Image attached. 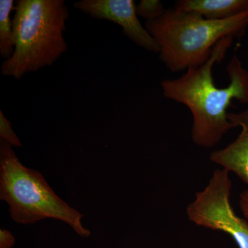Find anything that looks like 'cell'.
I'll use <instances>...</instances> for the list:
<instances>
[{
    "label": "cell",
    "mask_w": 248,
    "mask_h": 248,
    "mask_svg": "<svg viewBox=\"0 0 248 248\" xmlns=\"http://www.w3.org/2000/svg\"><path fill=\"white\" fill-rule=\"evenodd\" d=\"M234 38L226 37L218 42L208 61L187 70L176 79L161 81L166 99L186 106L192 116L191 138L198 146L210 148L234 128L228 119V108L234 99L248 104V71L236 55L227 66L230 83L218 88L213 78V68L219 63L231 48Z\"/></svg>",
    "instance_id": "cell-1"
},
{
    "label": "cell",
    "mask_w": 248,
    "mask_h": 248,
    "mask_svg": "<svg viewBox=\"0 0 248 248\" xmlns=\"http://www.w3.org/2000/svg\"><path fill=\"white\" fill-rule=\"evenodd\" d=\"M145 27L159 45L160 60L170 71L178 73L205 63L223 39L244 35L248 27V11L224 20H209L174 8L146 21Z\"/></svg>",
    "instance_id": "cell-2"
},
{
    "label": "cell",
    "mask_w": 248,
    "mask_h": 248,
    "mask_svg": "<svg viewBox=\"0 0 248 248\" xmlns=\"http://www.w3.org/2000/svg\"><path fill=\"white\" fill-rule=\"evenodd\" d=\"M14 11V52L3 62L1 73L20 79L52 66L66 53L69 11L64 0H18Z\"/></svg>",
    "instance_id": "cell-3"
},
{
    "label": "cell",
    "mask_w": 248,
    "mask_h": 248,
    "mask_svg": "<svg viewBox=\"0 0 248 248\" xmlns=\"http://www.w3.org/2000/svg\"><path fill=\"white\" fill-rule=\"evenodd\" d=\"M12 148L0 140V200L9 205L11 218L24 225L59 220L89 237L91 232L81 221L84 215L57 195L40 172L24 166Z\"/></svg>",
    "instance_id": "cell-4"
},
{
    "label": "cell",
    "mask_w": 248,
    "mask_h": 248,
    "mask_svg": "<svg viewBox=\"0 0 248 248\" xmlns=\"http://www.w3.org/2000/svg\"><path fill=\"white\" fill-rule=\"evenodd\" d=\"M229 173L223 169L215 170L206 187L196 193L186 213L197 226L226 233L239 248H248V221L238 216L232 206Z\"/></svg>",
    "instance_id": "cell-5"
},
{
    "label": "cell",
    "mask_w": 248,
    "mask_h": 248,
    "mask_svg": "<svg viewBox=\"0 0 248 248\" xmlns=\"http://www.w3.org/2000/svg\"><path fill=\"white\" fill-rule=\"evenodd\" d=\"M73 6L93 19L118 24L124 35L134 43L151 53L159 54V45L139 19L133 0H81Z\"/></svg>",
    "instance_id": "cell-6"
},
{
    "label": "cell",
    "mask_w": 248,
    "mask_h": 248,
    "mask_svg": "<svg viewBox=\"0 0 248 248\" xmlns=\"http://www.w3.org/2000/svg\"><path fill=\"white\" fill-rule=\"evenodd\" d=\"M244 110L229 112L228 119L241 132L234 141L222 149L212 152L210 160L236 175L248 186V104Z\"/></svg>",
    "instance_id": "cell-7"
},
{
    "label": "cell",
    "mask_w": 248,
    "mask_h": 248,
    "mask_svg": "<svg viewBox=\"0 0 248 248\" xmlns=\"http://www.w3.org/2000/svg\"><path fill=\"white\" fill-rule=\"evenodd\" d=\"M174 8L209 20H224L248 12V0H179Z\"/></svg>",
    "instance_id": "cell-8"
},
{
    "label": "cell",
    "mask_w": 248,
    "mask_h": 248,
    "mask_svg": "<svg viewBox=\"0 0 248 248\" xmlns=\"http://www.w3.org/2000/svg\"><path fill=\"white\" fill-rule=\"evenodd\" d=\"M15 9L13 0L0 1V55L8 60L14 52V31L11 14Z\"/></svg>",
    "instance_id": "cell-9"
},
{
    "label": "cell",
    "mask_w": 248,
    "mask_h": 248,
    "mask_svg": "<svg viewBox=\"0 0 248 248\" xmlns=\"http://www.w3.org/2000/svg\"><path fill=\"white\" fill-rule=\"evenodd\" d=\"M166 9L159 0H141L137 5V14L146 21L153 20L161 16Z\"/></svg>",
    "instance_id": "cell-10"
},
{
    "label": "cell",
    "mask_w": 248,
    "mask_h": 248,
    "mask_svg": "<svg viewBox=\"0 0 248 248\" xmlns=\"http://www.w3.org/2000/svg\"><path fill=\"white\" fill-rule=\"evenodd\" d=\"M0 140L6 142L12 147L20 148L22 146V142L11 127V122L1 110L0 111Z\"/></svg>",
    "instance_id": "cell-11"
},
{
    "label": "cell",
    "mask_w": 248,
    "mask_h": 248,
    "mask_svg": "<svg viewBox=\"0 0 248 248\" xmlns=\"http://www.w3.org/2000/svg\"><path fill=\"white\" fill-rule=\"evenodd\" d=\"M16 243L14 235L8 230H0V248H12Z\"/></svg>",
    "instance_id": "cell-12"
},
{
    "label": "cell",
    "mask_w": 248,
    "mask_h": 248,
    "mask_svg": "<svg viewBox=\"0 0 248 248\" xmlns=\"http://www.w3.org/2000/svg\"><path fill=\"white\" fill-rule=\"evenodd\" d=\"M239 208L243 215L248 221V190L243 191L239 196Z\"/></svg>",
    "instance_id": "cell-13"
}]
</instances>
